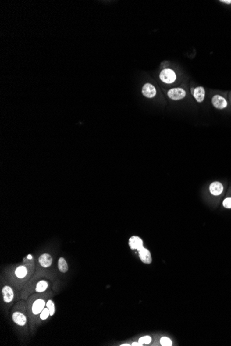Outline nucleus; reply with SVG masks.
Returning <instances> with one entry per match:
<instances>
[{"mask_svg": "<svg viewBox=\"0 0 231 346\" xmlns=\"http://www.w3.org/2000/svg\"><path fill=\"white\" fill-rule=\"evenodd\" d=\"M46 306L45 301L43 299H37L33 304L32 312L34 314H38L42 312V310L44 309Z\"/></svg>", "mask_w": 231, "mask_h": 346, "instance_id": "9d476101", "label": "nucleus"}, {"mask_svg": "<svg viewBox=\"0 0 231 346\" xmlns=\"http://www.w3.org/2000/svg\"><path fill=\"white\" fill-rule=\"evenodd\" d=\"M58 270L61 271L62 273H66L69 270L68 264L66 263V260L63 257H60L58 260Z\"/></svg>", "mask_w": 231, "mask_h": 346, "instance_id": "ddd939ff", "label": "nucleus"}, {"mask_svg": "<svg viewBox=\"0 0 231 346\" xmlns=\"http://www.w3.org/2000/svg\"><path fill=\"white\" fill-rule=\"evenodd\" d=\"M46 306H47V307H48V309H49L50 316H53V315L55 314V305H54V303L53 302V301H51V300H48V301H47V304H46Z\"/></svg>", "mask_w": 231, "mask_h": 346, "instance_id": "dca6fc26", "label": "nucleus"}, {"mask_svg": "<svg viewBox=\"0 0 231 346\" xmlns=\"http://www.w3.org/2000/svg\"><path fill=\"white\" fill-rule=\"evenodd\" d=\"M138 255L140 260L145 264H150L152 263V256H151L150 252L146 249L144 247L138 250Z\"/></svg>", "mask_w": 231, "mask_h": 346, "instance_id": "20e7f679", "label": "nucleus"}, {"mask_svg": "<svg viewBox=\"0 0 231 346\" xmlns=\"http://www.w3.org/2000/svg\"><path fill=\"white\" fill-rule=\"evenodd\" d=\"M221 2H223V3L228 4H231V0H221Z\"/></svg>", "mask_w": 231, "mask_h": 346, "instance_id": "412c9836", "label": "nucleus"}, {"mask_svg": "<svg viewBox=\"0 0 231 346\" xmlns=\"http://www.w3.org/2000/svg\"><path fill=\"white\" fill-rule=\"evenodd\" d=\"M210 191L214 196L220 195L223 191V185L219 182H214L210 184Z\"/></svg>", "mask_w": 231, "mask_h": 346, "instance_id": "9b49d317", "label": "nucleus"}, {"mask_svg": "<svg viewBox=\"0 0 231 346\" xmlns=\"http://www.w3.org/2000/svg\"><path fill=\"white\" fill-rule=\"evenodd\" d=\"M212 103L215 108L223 109L226 107L227 102L225 98L220 96H215L212 99Z\"/></svg>", "mask_w": 231, "mask_h": 346, "instance_id": "6e6552de", "label": "nucleus"}, {"mask_svg": "<svg viewBox=\"0 0 231 346\" xmlns=\"http://www.w3.org/2000/svg\"><path fill=\"white\" fill-rule=\"evenodd\" d=\"M194 89H191V93H192V94H194Z\"/></svg>", "mask_w": 231, "mask_h": 346, "instance_id": "b1692460", "label": "nucleus"}, {"mask_svg": "<svg viewBox=\"0 0 231 346\" xmlns=\"http://www.w3.org/2000/svg\"><path fill=\"white\" fill-rule=\"evenodd\" d=\"M186 95V91L181 88L172 89L168 92V97L173 100H179L183 99Z\"/></svg>", "mask_w": 231, "mask_h": 346, "instance_id": "f03ea898", "label": "nucleus"}, {"mask_svg": "<svg viewBox=\"0 0 231 346\" xmlns=\"http://www.w3.org/2000/svg\"><path fill=\"white\" fill-rule=\"evenodd\" d=\"M48 286V283L47 281H40V282H38L37 283L35 290H36V292H44L46 289H47Z\"/></svg>", "mask_w": 231, "mask_h": 346, "instance_id": "2eb2a0df", "label": "nucleus"}, {"mask_svg": "<svg viewBox=\"0 0 231 346\" xmlns=\"http://www.w3.org/2000/svg\"><path fill=\"white\" fill-rule=\"evenodd\" d=\"M152 341V338L150 336H145V337H141L138 340V342L142 343V344H149Z\"/></svg>", "mask_w": 231, "mask_h": 346, "instance_id": "a211bd4d", "label": "nucleus"}, {"mask_svg": "<svg viewBox=\"0 0 231 346\" xmlns=\"http://www.w3.org/2000/svg\"><path fill=\"white\" fill-rule=\"evenodd\" d=\"M12 321L20 326H24L27 323V317L20 312H15L12 316Z\"/></svg>", "mask_w": 231, "mask_h": 346, "instance_id": "0eeeda50", "label": "nucleus"}, {"mask_svg": "<svg viewBox=\"0 0 231 346\" xmlns=\"http://www.w3.org/2000/svg\"><path fill=\"white\" fill-rule=\"evenodd\" d=\"M53 258L48 253H43L39 258L40 265L43 267H49L52 265Z\"/></svg>", "mask_w": 231, "mask_h": 346, "instance_id": "1a4fd4ad", "label": "nucleus"}, {"mask_svg": "<svg viewBox=\"0 0 231 346\" xmlns=\"http://www.w3.org/2000/svg\"><path fill=\"white\" fill-rule=\"evenodd\" d=\"M27 273H28L27 268L24 267V266H19V267L15 270V276L19 278H24L25 276L27 275Z\"/></svg>", "mask_w": 231, "mask_h": 346, "instance_id": "4468645a", "label": "nucleus"}, {"mask_svg": "<svg viewBox=\"0 0 231 346\" xmlns=\"http://www.w3.org/2000/svg\"><path fill=\"white\" fill-rule=\"evenodd\" d=\"M160 79L161 81L166 84L173 83L176 78V74L174 71L170 68L163 69L160 73Z\"/></svg>", "mask_w": 231, "mask_h": 346, "instance_id": "f257e3e1", "label": "nucleus"}, {"mask_svg": "<svg viewBox=\"0 0 231 346\" xmlns=\"http://www.w3.org/2000/svg\"><path fill=\"white\" fill-rule=\"evenodd\" d=\"M143 95L148 98H152L156 96V91L155 87L151 84H145L142 89Z\"/></svg>", "mask_w": 231, "mask_h": 346, "instance_id": "423d86ee", "label": "nucleus"}, {"mask_svg": "<svg viewBox=\"0 0 231 346\" xmlns=\"http://www.w3.org/2000/svg\"><path fill=\"white\" fill-rule=\"evenodd\" d=\"M48 316H50V312H49V309H48V307H47V308L44 309L42 311V312H41L40 319L42 320H45V319H47Z\"/></svg>", "mask_w": 231, "mask_h": 346, "instance_id": "6ab92c4d", "label": "nucleus"}, {"mask_svg": "<svg viewBox=\"0 0 231 346\" xmlns=\"http://www.w3.org/2000/svg\"><path fill=\"white\" fill-rule=\"evenodd\" d=\"M132 345H134V346H137H137H141V345H143V344H142V343H139V342H134V343H133L132 344Z\"/></svg>", "mask_w": 231, "mask_h": 346, "instance_id": "4be33fe9", "label": "nucleus"}, {"mask_svg": "<svg viewBox=\"0 0 231 346\" xmlns=\"http://www.w3.org/2000/svg\"><path fill=\"white\" fill-rule=\"evenodd\" d=\"M160 343L163 346H171L172 345V341L168 337H162L160 339Z\"/></svg>", "mask_w": 231, "mask_h": 346, "instance_id": "f3484780", "label": "nucleus"}, {"mask_svg": "<svg viewBox=\"0 0 231 346\" xmlns=\"http://www.w3.org/2000/svg\"><path fill=\"white\" fill-rule=\"evenodd\" d=\"M223 205L228 209H231V198H226L223 202Z\"/></svg>", "mask_w": 231, "mask_h": 346, "instance_id": "aec40b11", "label": "nucleus"}, {"mask_svg": "<svg viewBox=\"0 0 231 346\" xmlns=\"http://www.w3.org/2000/svg\"><path fill=\"white\" fill-rule=\"evenodd\" d=\"M129 245L132 250H138L143 247V240L137 236H133L130 238Z\"/></svg>", "mask_w": 231, "mask_h": 346, "instance_id": "39448f33", "label": "nucleus"}, {"mask_svg": "<svg viewBox=\"0 0 231 346\" xmlns=\"http://www.w3.org/2000/svg\"><path fill=\"white\" fill-rule=\"evenodd\" d=\"M130 345H131L127 344V343H126V344H122V345H120V346H130Z\"/></svg>", "mask_w": 231, "mask_h": 346, "instance_id": "5701e85b", "label": "nucleus"}, {"mask_svg": "<svg viewBox=\"0 0 231 346\" xmlns=\"http://www.w3.org/2000/svg\"><path fill=\"white\" fill-rule=\"evenodd\" d=\"M193 96L196 100L198 102H201L204 101L205 97V89L204 87L199 86L194 89V92Z\"/></svg>", "mask_w": 231, "mask_h": 346, "instance_id": "f8f14e48", "label": "nucleus"}, {"mask_svg": "<svg viewBox=\"0 0 231 346\" xmlns=\"http://www.w3.org/2000/svg\"><path fill=\"white\" fill-rule=\"evenodd\" d=\"M2 295H3V299L5 303H9L12 302L14 299V292L12 289L9 285H5L2 288Z\"/></svg>", "mask_w": 231, "mask_h": 346, "instance_id": "7ed1b4c3", "label": "nucleus"}]
</instances>
